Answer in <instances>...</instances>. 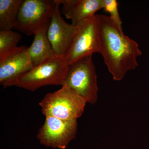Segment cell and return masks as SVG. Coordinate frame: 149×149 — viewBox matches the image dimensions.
Returning <instances> with one entry per match:
<instances>
[{
    "label": "cell",
    "instance_id": "4fadbf2b",
    "mask_svg": "<svg viewBox=\"0 0 149 149\" xmlns=\"http://www.w3.org/2000/svg\"><path fill=\"white\" fill-rule=\"evenodd\" d=\"M21 39V35L12 29L0 30V56L17 48Z\"/></svg>",
    "mask_w": 149,
    "mask_h": 149
},
{
    "label": "cell",
    "instance_id": "5bb4252c",
    "mask_svg": "<svg viewBox=\"0 0 149 149\" xmlns=\"http://www.w3.org/2000/svg\"><path fill=\"white\" fill-rule=\"evenodd\" d=\"M103 8L109 13V17L116 26L122 30V22L118 9V2L116 0H103Z\"/></svg>",
    "mask_w": 149,
    "mask_h": 149
},
{
    "label": "cell",
    "instance_id": "277c9868",
    "mask_svg": "<svg viewBox=\"0 0 149 149\" xmlns=\"http://www.w3.org/2000/svg\"><path fill=\"white\" fill-rule=\"evenodd\" d=\"M63 85L75 91L88 103H96L99 88L92 56L85 57L68 65Z\"/></svg>",
    "mask_w": 149,
    "mask_h": 149
},
{
    "label": "cell",
    "instance_id": "ba28073f",
    "mask_svg": "<svg viewBox=\"0 0 149 149\" xmlns=\"http://www.w3.org/2000/svg\"><path fill=\"white\" fill-rule=\"evenodd\" d=\"M28 48L17 47L0 56V84L3 88L15 86L19 77L34 68Z\"/></svg>",
    "mask_w": 149,
    "mask_h": 149
},
{
    "label": "cell",
    "instance_id": "8fae6325",
    "mask_svg": "<svg viewBox=\"0 0 149 149\" xmlns=\"http://www.w3.org/2000/svg\"><path fill=\"white\" fill-rule=\"evenodd\" d=\"M49 24L35 32L33 42L28 48L29 56L34 68L56 56L47 35Z\"/></svg>",
    "mask_w": 149,
    "mask_h": 149
},
{
    "label": "cell",
    "instance_id": "30bf717a",
    "mask_svg": "<svg viewBox=\"0 0 149 149\" xmlns=\"http://www.w3.org/2000/svg\"><path fill=\"white\" fill-rule=\"evenodd\" d=\"M62 5V13L72 24L76 26L85 19L96 15L103 8V0H58Z\"/></svg>",
    "mask_w": 149,
    "mask_h": 149
},
{
    "label": "cell",
    "instance_id": "8992f818",
    "mask_svg": "<svg viewBox=\"0 0 149 149\" xmlns=\"http://www.w3.org/2000/svg\"><path fill=\"white\" fill-rule=\"evenodd\" d=\"M55 0H24L15 29L28 36L49 24Z\"/></svg>",
    "mask_w": 149,
    "mask_h": 149
},
{
    "label": "cell",
    "instance_id": "6da1fadb",
    "mask_svg": "<svg viewBox=\"0 0 149 149\" xmlns=\"http://www.w3.org/2000/svg\"><path fill=\"white\" fill-rule=\"evenodd\" d=\"M96 15L100 28V53L113 79L119 81L139 66L137 58L142 52L138 43L124 35L109 16Z\"/></svg>",
    "mask_w": 149,
    "mask_h": 149
},
{
    "label": "cell",
    "instance_id": "7c38bea8",
    "mask_svg": "<svg viewBox=\"0 0 149 149\" xmlns=\"http://www.w3.org/2000/svg\"><path fill=\"white\" fill-rule=\"evenodd\" d=\"M23 0H0V30L14 29Z\"/></svg>",
    "mask_w": 149,
    "mask_h": 149
},
{
    "label": "cell",
    "instance_id": "9c48e42d",
    "mask_svg": "<svg viewBox=\"0 0 149 149\" xmlns=\"http://www.w3.org/2000/svg\"><path fill=\"white\" fill-rule=\"evenodd\" d=\"M55 2L47 35L56 55L65 57L72 43L76 26L65 21L60 10L58 0H55Z\"/></svg>",
    "mask_w": 149,
    "mask_h": 149
},
{
    "label": "cell",
    "instance_id": "52a82bcc",
    "mask_svg": "<svg viewBox=\"0 0 149 149\" xmlns=\"http://www.w3.org/2000/svg\"><path fill=\"white\" fill-rule=\"evenodd\" d=\"M77 120H65L46 116L37 134L40 143L46 146L65 149L75 139Z\"/></svg>",
    "mask_w": 149,
    "mask_h": 149
},
{
    "label": "cell",
    "instance_id": "3957f363",
    "mask_svg": "<svg viewBox=\"0 0 149 149\" xmlns=\"http://www.w3.org/2000/svg\"><path fill=\"white\" fill-rule=\"evenodd\" d=\"M68 67L65 57L56 56L22 74L15 86L32 92L47 85L62 86Z\"/></svg>",
    "mask_w": 149,
    "mask_h": 149
},
{
    "label": "cell",
    "instance_id": "7a4b0ae2",
    "mask_svg": "<svg viewBox=\"0 0 149 149\" xmlns=\"http://www.w3.org/2000/svg\"><path fill=\"white\" fill-rule=\"evenodd\" d=\"M87 103L85 99L66 85L47 94L39 103L45 116L65 120H77Z\"/></svg>",
    "mask_w": 149,
    "mask_h": 149
},
{
    "label": "cell",
    "instance_id": "5b68a950",
    "mask_svg": "<svg viewBox=\"0 0 149 149\" xmlns=\"http://www.w3.org/2000/svg\"><path fill=\"white\" fill-rule=\"evenodd\" d=\"M76 26L72 43L65 56L68 65L100 52V28L96 15Z\"/></svg>",
    "mask_w": 149,
    "mask_h": 149
}]
</instances>
